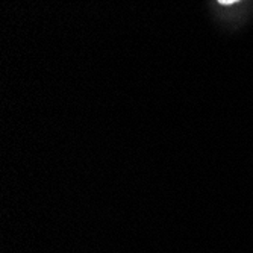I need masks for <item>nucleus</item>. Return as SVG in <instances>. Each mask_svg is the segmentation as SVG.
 Listing matches in <instances>:
<instances>
[{"instance_id": "f257e3e1", "label": "nucleus", "mask_w": 253, "mask_h": 253, "mask_svg": "<svg viewBox=\"0 0 253 253\" xmlns=\"http://www.w3.org/2000/svg\"><path fill=\"white\" fill-rule=\"evenodd\" d=\"M237 2H240V0H218V3L221 5H234Z\"/></svg>"}]
</instances>
